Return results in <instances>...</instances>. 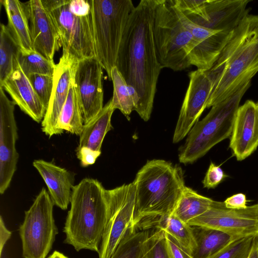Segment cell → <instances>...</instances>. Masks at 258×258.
Masks as SVG:
<instances>
[{
	"label": "cell",
	"instance_id": "4dcf8cb0",
	"mask_svg": "<svg viewBox=\"0 0 258 258\" xmlns=\"http://www.w3.org/2000/svg\"><path fill=\"white\" fill-rule=\"evenodd\" d=\"M19 64L25 75L37 74L53 76L55 64L35 51H20L18 57Z\"/></svg>",
	"mask_w": 258,
	"mask_h": 258
},
{
	"label": "cell",
	"instance_id": "ab89813d",
	"mask_svg": "<svg viewBox=\"0 0 258 258\" xmlns=\"http://www.w3.org/2000/svg\"><path fill=\"white\" fill-rule=\"evenodd\" d=\"M248 258H258V234L254 238L253 243Z\"/></svg>",
	"mask_w": 258,
	"mask_h": 258
},
{
	"label": "cell",
	"instance_id": "5bb4252c",
	"mask_svg": "<svg viewBox=\"0 0 258 258\" xmlns=\"http://www.w3.org/2000/svg\"><path fill=\"white\" fill-rule=\"evenodd\" d=\"M189 82L174 130L173 143H177L187 135L199 121L212 90V83L205 71L196 70L188 74Z\"/></svg>",
	"mask_w": 258,
	"mask_h": 258
},
{
	"label": "cell",
	"instance_id": "d6a6232c",
	"mask_svg": "<svg viewBox=\"0 0 258 258\" xmlns=\"http://www.w3.org/2000/svg\"><path fill=\"white\" fill-rule=\"evenodd\" d=\"M27 77L46 110L52 92L53 76L31 74Z\"/></svg>",
	"mask_w": 258,
	"mask_h": 258
},
{
	"label": "cell",
	"instance_id": "b9f144b4",
	"mask_svg": "<svg viewBox=\"0 0 258 258\" xmlns=\"http://www.w3.org/2000/svg\"><path fill=\"white\" fill-rule=\"evenodd\" d=\"M146 258H147V256L146 257Z\"/></svg>",
	"mask_w": 258,
	"mask_h": 258
},
{
	"label": "cell",
	"instance_id": "ba28073f",
	"mask_svg": "<svg viewBox=\"0 0 258 258\" xmlns=\"http://www.w3.org/2000/svg\"><path fill=\"white\" fill-rule=\"evenodd\" d=\"M153 32L162 69L181 71L191 66L189 54L197 42L178 18L169 0H158Z\"/></svg>",
	"mask_w": 258,
	"mask_h": 258
},
{
	"label": "cell",
	"instance_id": "603a6c76",
	"mask_svg": "<svg viewBox=\"0 0 258 258\" xmlns=\"http://www.w3.org/2000/svg\"><path fill=\"white\" fill-rule=\"evenodd\" d=\"M114 110L110 99L94 118L84 124L77 149L87 148L101 153L103 140L112 128L111 119Z\"/></svg>",
	"mask_w": 258,
	"mask_h": 258
},
{
	"label": "cell",
	"instance_id": "e575fe53",
	"mask_svg": "<svg viewBox=\"0 0 258 258\" xmlns=\"http://www.w3.org/2000/svg\"><path fill=\"white\" fill-rule=\"evenodd\" d=\"M228 176L220 166L211 162L202 181L203 186L208 189L214 188Z\"/></svg>",
	"mask_w": 258,
	"mask_h": 258
},
{
	"label": "cell",
	"instance_id": "f1b7e54d",
	"mask_svg": "<svg viewBox=\"0 0 258 258\" xmlns=\"http://www.w3.org/2000/svg\"><path fill=\"white\" fill-rule=\"evenodd\" d=\"M213 200L199 194L185 186L173 212V214L185 223L205 213Z\"/></svg>",
	"mask_w": 258,
	"mask_h": 258
},
{
	"label": "cell",
	"instance_id": "52a82bcc",
	"mask_svg": "<svg viewBox=\"0 0 258 258\" xmlns=\"http://www.w3.org/2000/svg\"><path fill=\"white\" fill-rule=\"evenodd\" d=\"M95 57L111 80L116 67L118 52L131 14V0H90Z\"/></svg>",
	"mask_w": 258,
	"mask_h": 258
},
{
	"label": "cell",
	"instance_id": "e0dca14e",
	"mask_svg": "<svg viewBox=\"0 0 258 258\" xmlns=\"http://www.w3.org/2000/svg\"><path fill=\"white\" fill-rule=\"evenodd\" d=\"M229 147L238 161L251 155L258 147V102L247 100L238 107Z\"/></svg>",
	"mask_w": 258,
	"mask_h": 258
},
{
	"label": "cell",
	"instance_id": "4fadbf2b",
	"mask_svg": "<svg viewBox=\"0 0 258 258\" xmlns=\"http://www.w3.org/2000/svg\"><path fill=\"white\" fill-rule=\"evenodd\" d=\"M15 103L10 100L0 87V193L9 187L19 159L16 148L18 139L14 115Z\"/></svg>",
	"mask_w": 258,
	"mask_h": 258
},
{
	"label": "cell",
	"instance_id": "2e32d148",
	"mask_svg": "<svg viewBox=\"0 0 258 258\" xmlns=\"http://www.w3.org/2000/svg\"><path fill=\"white\" fill-rule=\"evenodd\" d=\"M23 4L28 19L34 50L54 61V53L61 44L49 13L42 0H31Z\"/></svg>",
	"mask_w": 258,
	"mask_h": 258
},
{
	"label": "cell",
	"instance_id": "277c9868",
	"mask_svg": "<svg viewBox=\"0 0 258 258\" xmlns=\"http://www.w3.org/2000/svg\"><path fill=\"white\" fill-rule=\"evenodd\" d=\"M133 182L136 210L133 227L142 221L172 214L185 187L181 168L163 160H149Z\"/></svg>",
	"mask_w": 258,
	"mask_h": 258
},
{
	"label": "cell",
	"instance_id": "7a4b0ae2",
	"mask_svg": "<svg viewBox=\"0 0 258 258\" xmlns=\"http://www.w3.org/2000/svg\"><path fill=\"white\" fill-rule=\"evenodd\" d=\"M207 108L230 96L258 73V15L248 14L233 30L212 67Z\"/></svg>",
	"mask_w": 258,
	"mask_h": 258
},
{
	"label": "cell",
	"instance_id": "7402d4cb",
	"mask_svg": "<svg viewBox=\"0 0 258 258\" xmlns=\"http://www.w3.org/2000/svg\"><path fill=\"white\" fill-rule=\"evenodd\" d=\"M137 228L140 230H163L172 236L190 255L195 249L196 242L191 226L183 222L173 213L145 219L138 224Z\"/></svg>",
	"mask_w": 258,
	"mask_h": 258
},
{
	"label": "cell",
	"instance_id": "8d00e7d4",
	"mask_svg": "<svg viewBox=\"0 0 258 258\" xmlns=\"http://www.w3.org/2000/svg\"><path fill=\"white\" fill-rule=\"evenodd\" d=\"M101 154L87 148H82L76 150L77 157L80 161L81 166L85 167L95 163Z\"/></svg>",
	"mask_w": 258,
	"mask_h": 258
},
{
	"label": "cell",
	"instance_id": "8fae6325",
	"mask_svg": "<svg viewBox=\"0 0 258 258\" xmlns=\"http://www.w3.org/2000/svg\"><path fill=\"white\" fill-rule=\"evenodd\" d=\"M219 230L237 238L258 234V204L245 209L227 208L223 202L214 201L209 209L188 222Z\"/></svg>",
	"mask_w": 258,
	"mask_h": 258
},
{
	"label": "cell",
	"instance_id": "1f68e13d",
	"mask_svg": "<svg viewBox=\"0 0 258 258\" xmlns=\"http://www.w3.org/2000/svg\"><path fill=\"white\" fill-rule=\"evenodd\" d=\"M256 235L237 238L209 258H248Z\"/></svg>",
	"mask_w": 258,
	"mask_h": 258
},
{
	"label": "cell",
	"instance_id": "836d02e7",
	"mask_svg": "<svg viewBox=\"0 0 258 258\" xmlns=\"http://www.w3.org/2000/svg\"><path fill=\"white\" fill-rule=\"evenodd\" d=\"M147 258H169L166 247L165 232L163 230L153 229L150 250Z\"/></svg>",
	"mask_w": 258,
	"mask_h": 258
},
{
	"label": "cell",
	"instance_id": "ffe728a7",
	"mask_svg": "<svg viewBox=\"0 0 258 258\" xmlns=\"http://www.w3.org/2000/svg\"><path fill=\"white\" fill-rule=\"evenodd\" d=\"M250 0H208L205 20H190L204 27L217 31H233L249 14Z\"/></svg>",
	"mask_w": 258,
	"mask_h": 258
},
{
	"label": "cell",
	"instance_id": "cb8c5ba5",
	"mask_svg": "<svg viewBox=\"0 0 258 258\" xmlns=\"http://www.w3.org/2000/svg\"><path fill=\"white\" fill-rule=\"evenodd\" d=\"M190 226L196 242L191 258H209L239 238L214 228L199 225Z\"/></svg>",
	"mask_w": 258,
	"mask_h": 258
},
{
	"label": "cell",
	"instance_id": "d6986e66",
	"mask_svg": "<svg viewBox=\"0 0 258 258\" xmlns=\"http://www.w3.org/2000/svg\"><path fill=\"white\" fill-rule=\"evenodd\" d=\"M16 105L35 121L42 122L46 109L35 92L29 80L22 71L18 60L11 74L0 84Z\"/></svg>",
	"mask_w": 258,
	"mask_h": 258
},
{
	"label": "cell",
	"instance_id": "9a60e30c",
	"mask_svg": "<svg viewBox=\"0 0 258 258\" xmlns=\"http://www.w3.org/2000/svg\"><path fill=\"white\" fill-rule=\"evenodd\" d=\"M169 2L180 21L190 31L197 42V45L189 54L191 66L203 71L210 70L218 59L233 31H217L199 25L173 6L169 0Z\"/></svg>",
	"mask_w": 258,
	"mask_h": 258
},
{
	"label": "cell",
	"instance_id": "484cf974",
	"mask_svg": "<svg viewBox=\"0 0 258 258\" xmlns=\"http://www.w3.org/2000/svg\"><path fill=\"white\" fill-rule=\"evenodd\" d=\"M152 231L131 227L110 258H146L150 249Z\"/></svg>",
	"mask_w": 258,
	"mask_h": 258
},
{
	"label": "cell",
	"instance_id": "60d3db41",
	"mask_svg": "<svg viewBox=\"0 0 258 258\" xmlns=\"http://www.w3.org/2000/svg\"><path fill=\"white\" fill-rule=\"evenodd\" d=\"M47 258H69L63 253L58 251H54L53 252L50 254Z\"/></svg>",
	"mask_w": 258,
	"mask_h": 258
},
{
	"label": "cell",
	"instance_id": "f35d334b",
	"mask_svg": "<svg viewBox=\"0 0 258 258\" xmlns=\"http://www.w3.org/2000/svg\"><path fill=\"white\" fill-rule=\"evenodd\" d=\"M12 235V232L6 226L2 216L0 218V255L1 256L3 248Z\"/></svg>",
	"mask_w": 258,
	"mask_h": 258
},
{
	"label": "cell",
	"instance_id": "f546056e",
	"mask_svg": "<svg viewBox=\"0 0 258 258\" xmlns=\"http://www.w3.org/2000/svg\"><path fill=\"white\" fill-rule=\"evenodd\" d=\"M21 48L7 25L1 24L0 84L11 74L18 60Z\"/></svg>",
	"mask_w": 258,
	"mask_h": 258
},
{
	"label": "cell",
	"instance_id": "7bdbcfd3",
	"mask_svg": "<svg viewBox=\"0 0 258 258\" xmlns=\"http://www.w3.org/2000/svg\"><path fill=\"white\" fill-rule=\"evenodd\" d=\"M258 102V101H257Z\"/></svg>",
	"mask_w": 258,
	"mask_h": 258
},
{
	"label": "cell",
	"instance_id": "8992f818",
	"mask_svg": "<svg viewBox=\"0 0 258 258\" xmlns=\"http://www.w3.org/2000/svg\"><path fill=\"white\" fill-rule=\"evenodd\" d=\"M250 84L251 81L248 82L228 98L211 107L207 115L195 124L179 150L180 163H194L216 144L230 138L241 99Z\"/></svg>",
	"mask_w": 258,
	"mask_h": 258
},
{
	"label": "cell",
	"instance_id": "d590c367",
	"mask_svg": "<svg viewBox=\"0 0 258 258\" xmlns=\"http://www.w3.org/2000/svg\"><path fill=\"white\" fill-rule=\"evenodd\" d=\"M165 237L169 258H191L190 254L184 249L172 236L165 232Z\"/></svg>",
	"mask_w": 258,
	"mask_h": 258
},
{
	"label": "cell",
	"instance_id": "4316f807",
	"mask_svg": "<svg viewBox=\"0 0 258 258\" xmlns=\"http://www.w3.org/2000/svg\"><path fill=\"white\" fill-rule=\"evenodd\" d=\"M84 125L79 99L72 79L67 98L58 119L57 128L61 133L65 131L80 136Z\"/></svg>",
	"mask_w": 258,
	"mask_h": 258
},
{
	"label": "cell",
	"instance_id": "6da1fadb",
	"mask_svg": "<svg viewBox=\"0 0 258 258\" xmlns=\"http://www.w3.org/2000/svg\"><path fill=\"white\" fill-rule=\"evenodd\" d=\"M158 0H141L130 15L120 44L116 67L126 83L137 92L136 111L144 121L152 112L157 84L162 69L153 32Z\"/></svg>",
	"mask_w": 258,
	"mask_h": 258
},
{
	"label": "cell",
	"instance_id": "d4e9b609",
	"mask_svg": "<svg viewBox=\"0 0 258 258\" xmlns=\"http://www.w3.org/2000/svg\"><path fill=\"white\" fill-rule=\"evenodd\" d=\"M8 18L7 26L21 51H34L28 19L23 3L18 0H1Z\"/></svg>",
	"mask_w": 258,
	"mask_h": 258
},
{
	"label": "cell",
	"instance_id": "5b68a950",
	"mask_svg": "<svg viewBox=\"0 0 258 258\" xmlns=\"http://www.w3.org/2000/svg\"><path fill=\"white\" fill-rule=\"evenodd\" d=\"M59 35L62 54L95 57L90 0H42Z\"/></svg>",
	"mask_w": 258,
	"mask_h": 258
},
{
	"label": "cell",
	"instance_id": "ac0fdd59",
	"mask_svg": "<svg viewBox=\"0 0 258 258\" xmlns=\"http://www.w3.org/2000/svg\"><path fill=\"white\" fill-rule=\"evenodd\" d=\"M77 61L70 56L62 54L55 64L52 92L41 122L42 132L49 138L62 134L57 128L58 119L68 97Z\"/></svg>",
	"mask_w": 258,
	"mask_h": 258
},
{
	"label": "cell",
	"instance_id": "9c48e42d",
	"mask_svg": "<svg viewBox=\"0 0 258 258\" xmlns=\"http://www.w3.org/2000/svg\"><path fill=\"white\" fill-rule=\"evenodd\" d=\"M54 206L48 192L43 187L25 212L19 229L24 258H46L51 250L58 233Z\"/></svg>",
	"mask_w": 258,
	"mask_h": 258
},
{
	"label": "cell",
	"instance_id": "74e56055",
	"mask_svg": "<svg viewBox=\"0 0 258 258\" xmlns=\"http://www.w3.org/2000/svg\"><path fill=\"white\" fill-rule=\"evenodd\" d=\"M227 208L234 209H245L247 206L246 195L243 193H238L227 198L224 202Z\"/></svg>",
	"mask_w": 258,
	"mask_h": 258
},
{
	"label": "cell",
	"instance_id": "83f0119b",
	"mask_svg": "<svg viewBox=\"0 0 258 258\" xmlns=\"http://www.w3.org/2000/svg\"><path fill=\"white\" fill-rule=\"evenodd\" d=\"M111 80L113 83V92L111 99L115 109H119L128 118L133 111H136L140 98L136 90L128 85L116 67L111 71Z\"/></svg>",
	"mask_w": 258,
	"mask_h": 258
},
{
	"label": "cell",
	"instance_id": "30bf717a",
	"mask_svg": "<svg viewBox=\"0 0 258 258\" xmlns=\"http://www.w3.org/2000/svg\"><path fill=\"white\" fill-rule=\"evenodd\" d=\"M109 208L99 258H110L128 230L133 227L136 188L133 182L109 189Z\"/></svg>",
	"mask_w": 258,
	"mask_h": 258
},
{
	"label": "cell",
	"instance_id": "7c38bea8",
	"mask_svg": "<svg viewBox=\"0 0 258 258\" xmlns=\"http://www.w3.org/2000/svg\"><path fill=\"white\" fill-rule=\"evenodd\" d=\"M103 68L95 57L78 60L73 82L81 106L84 124L94 118L103 108Z\"/></svg>",
	"mask_w": 258,
	"mask_h": 258
},
{
	"label": "cell",
	"instance_id": "3957f363",
	"mask_svg": "<svg viewBox=\"0 0 258 258\" xmlns=\"http://www.w3.org/2000/svg\"><path fill=\"white\" fill-rule=\"evenodd\" d=\"M70 205L63 228L64 242L77 251L98 253L108 216L109 189L97 179L85 178L74 186Z\"/></svg>",
	"mask_w": 258,
	"mask_h": 258
},
{
	"label": "cell",
	"instance_id": "44dd1931",
	"mask_svg": "<svg viewBox=\"0 0 258 258\" xmlns=\"http://www.w3.org/2000/svg\"><path fill=\"white\" fill-rule=\"evenodd\" d=\"M32 164L45 183L54 205L63 210H67L75 186L73 174L42 159L35 160Z\"/></svg>",
	"mask_w": 258,
	"mask_h": 258
}]
</instances>
